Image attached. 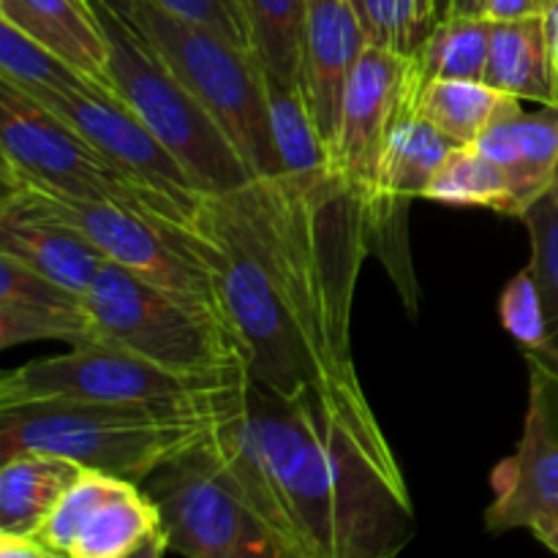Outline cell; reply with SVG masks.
I'll return each mask as SVG.
<instances>
[{"label":"cell","mask_w":558,"mask_h":558,"mask_svg":"<svg viewBox=\"0 0 558 558\" xmlns=\"http://www.w3.org/2000/svg\"><path fill=\"white\" fill-rule=\"evenodd\" d=\"M199 229L223 308L248 347V379L385 434L352 354L354 289L376 238L368 205L347 183L303 191L256 178L207 196Z\"/></svg>","instance_id":"6da1fadb"},{"label":"cell","mask_w":558,"mask_h":558,"mask_svg":"<svg viewBox=\"0 0 558 558\" xmlns=\"http://www.w3.org/2000/svg\"><path fill=\"white\" fill-rule=\"evenodd\" d=\"M245 420L294 558H398L412 543L414 505L385 434L251 379Z\"/></svg>","instance_id":"7a4b0ae2"},{"label":"cell","mask_w":558,"mask_h":558,"mask_svg":"<svg viewBox=\"0 0 558 558\" xmlns=\"http://www.w3.org/2000/svg\"><path fill=\"white\" fill-rule=\"evenodd\" d=\"M245 385L191 407L60 403L0 409V452L3 458L22 450L49 452L90 472L142 485L169 461L207 445L218 423L238 409Z\"/></svg>","instance_id":"3957f363"},{"label":"cell","mask_w":558,"mask_h":558,"mask_svg":"<svg viewBox=\"0 0 558 558\" xmlns=\"http://www.w3.org/2000/svg\"><path fill=\"white\" fill-rule=\"evenodd\" d=\"M96 341L163 365L178 374L248 379L251 354L223 311L191 303L107 265L85 294Z\"/></svg>","instance_id":"277c9868"},{"label":"cell","mask_w":558,"mask_h":558,"mask_svg":"<svg viewBox=\"0 0 558 558\" xmlns=\"http://www.w3.org/2000/svg\"><path fill=\"white\" fill-rule=\"evenodd\" d=\"M129 22L156 47L196 101L218 120L251 172L256 178H281L265 65L256 52L210 27L169 14L153 0H134Z\"/></svg>","instance_id":"5b68a950"},{"label":"cell","mask_w":558,"mask_h":558,"mask_svg":"<svg viewBox=\"0 0 558 558\" xmlns=\"http://www.w3.org/2000/svg\"><path fill=\"white\" fill-rule=\"evenodd\" d=\"M96 11L109 38L114 93L178 158L196 189L205 196H223L256 180L227 131L178 80L156 47L123 16L98 5Z\"/></svg>","instance_id":"8992f818"},{"label":"cell","mask_w":558,"mask_h":558,"mask_svg":"<svg viewBox=\"0 0 558 558\" xmlns=\"http://www.w3.org/2000/svg\"><path fill=\"white\" fill-rule=\"evenodd\" d=\"M0 158H3V185H31L69 199L114 202L199 232L202 216H194L178 202L120 169L85 136L76 134L65 120L3 80H0Z\"/></svg>","instance_id":"52a82bcc"},{"label":"cell","mask_w":558,"mask_h":558,"mask_svg":"<svg viewBox=\"0 0 558 558\" xmlns=\"http://www.w3.org/2000/svg\"><path fill=\"white\" fill-rule=\"evenodd\" d=\"M248 379L178 374L109 343H80L65 354L5 371L0 409L101 403V407H191L240 390Z\"/></svg>","instance_id":"ba28073f"},{"label":"cell","mask_w":558,"mask_h":558,"mask_svg":"<svg viewBox=\"0 0 558 558\" xmlns=\"http://www.w3.org/2000/svg\"><path fill=\"white\" fill-rule=\"evenodd\" d=\"M11 189L31 194L41 210L74 227L82 238L101 251L104 259L123 267L131 276L191 303L210 305L227 314L218 272L213 267L202 229L194 232L114 202L69 199L31 185H11Z\"/></svg>","instance_id":"9c48e42d"},{"label":"cell","mask_w":558,"mask_h":558,"mask_svg":"<svg viewBox=\"0 0 558 558\" xmlns=\"http://www.w3.org/2000/svg\"><path fill=\"white\" fill-rule=\"evenodd\" d=\"M158 512L169 550L185 558H289L218 466L210 441L142 483Z\"/></svg>","instance_id":"30bf717a"},{"label":"cell","mask_w":558,"mask_h":558,"mask_svg":"<svg viewBox=\"0 0 558 558\" xmlns=\"http://www.w3.org/2000/svg\"><path fill=\"white\" fill-rule=\"evenodd\" d=\"M31 98L65 120L76 134L85 136L120 169L178 202L194 216H202L207 196L196 189L178 158L156 140V134L136 118L134 109L118 93L85 87V90L38 93Z\"/></svg>","instance_id":"8fae6325"},{"label":"cell","mask_w":558,"mask_h":558,"mask_svg":"<svg viewBox=\"0 0 558 558\" xmlns=\"http://www.w3.org/2000/svg\"><path fill=\"white\" fill-rule=\"evenodd\" d=\"M529 407L515 452L490 474L485 526L494 534L532 529L539 518L558 512V374L526 354Z\"/></svg>","instance_id":"7c38bea8"},{"label":"cell","mask_w":558,"mask_h":558,"mask_svg":"<svg viewBox=\"0 0 558 558\" xmlns=\"http://www.w3.org/2000/svg\"><path fill=\"white\" fill-rule=\"evenodd\" d=\"M161 529L142 485L85 469L33 543L63 558H123Z\"/></svg>","instance_id":"4fadbf2b"},{"label":"cell","mask_w":558,"mask_h":558,"mask_svg":"<svg viewBox=\"0 0 558 558\" xmlns=\"http://www.w3.org/2000/svg\"><path fill=\"white\" fill-rule=\"evenodd\" d=\"M412 58H401L374 44L363 49L349 74L332 142V161L343 183L365 205H371L374 196L387 136L403 107L412 101Z\"/></svg>","instance_id":"5bb4252c"},{"label":"cell","mask_w":558,"mask_h":558,"mask_svg":"<svg viewBox=\"0 0 558 558\" xmlns=\"http://www.w3.org/2000/svg\"><path fill=\"white\" fill-rule=\"evenodd\" d=\"M365 47L368 38L352 0H305L300 85L330 153L347 80Z\"/></svg>","instance_id":"9a60e30c"},{"label":"cell","mask_w":558,"mask_h":558,"mask_svg":"<svg viewBox=\"0 0 558 558\" xmlns=\"http://www.w3.org/2000/svg\"><path fill=\"white\" fill-rule=\"evenodd\" d=\"M0 254L80 294H87L107 265L90 240L11 185H3L0 199Z\"/></svg>","instance_id":"2e32d148"},{"label":"cell","mask_w":558,"mask_h":558,"mask_svg":"<svg viewBox=\"0 0 558 558\" xmlns=\"http://www.w3.org/2000/svg\"><path fill=\"white\" fill-rule=\"evenodd\" d=\"M65 341L71 347L96 341L85 294L71 292L31 267L0 254V347Z\"/></svg>","instance_id":"e0dca14e"},{"label":"cell","mask_w":558,"mask_h":558,"mask_svg":"<svg viewBox=\"0 0 558 558\" xmlns=\"http://www.w3.org/2000/svg\"><path fill=\"white\" fill-rule=\"evenodd\" d=\"M452 147L456 145L441 131H436L428 120L414 112L412 101L403 107L385 142L376 189L368 205L374 234L390 229L398 213L407 210L409 202L423 199L436 169L441 167Z\"/></svg>","instance_id":"ac0fdd59"},{"label":"cell","mask_w":558,"mask_h":558,"mask_svg":"<svg viewBox=\"0 0 558 558\" xmlns=\"http://www.w3.org/2000/svg\"><path fill=\"white\" fill-rule=\"evenodd\" d=\"M0 20L16 25L82 76L114 93L109 38L93 0H0Z\"/></svg>","instance_id":"d6986e66"},{"label":"cell","mask_w":558,"mask_h":558,"mask_svg":"<svg viewBox=\"0 0 558 558\" xmlns=\"http://www.w3.org/2000/svg\"><path fill=\"white\" fill-rule=\"evenodd\" d=\"M472 147L499 163L510 178L518 218L550 194L558 167V109L515 112L496 120Z\"/></svg>","instance_id":"ffe728a7"},{"label":"cell","mask_w":558,"mask_h":558,"mask_svg":"<svg viewBox=\"0 0 558 558\" xmlns=\"http://www.w3.org/2000/svg\"><path fill=\"white\" fill-rule=\"evenodd\" d=\"M267 104H270L272 142H276L281 178L292 180L303 191H322L343 183L336 172V161L322 136L303 85L283 80L265 69Z\"/></svg>","instance_id":"44dd1931"},{"label":"cell","mask_w":558,"mask_h":558,"mask_svg":"<svg viewBox=\"0 0 558 558\" xmlns=\"http://www.w3.org/2000/svg\"><path fill=\"white\" fill-rule=\"evenodd\" d=\"M82 474L85 469L80 463L49 452L5 456L0 469V534L36 537Z\"/></svg>","instance_id":"7402d4cb"},{"label":"cell","mask_w":558,"mask_h":558,"mask_svg":"<svg viewBox=\"0 0 558 558\" xmlns=\"http://www.w3.org/2000/svg\"><path fill=\"white\" fill-rule=\"evenodd\" d=\"M483 82L518 101H534L556 109L545 14L529 16V20L494 22L488 69H485Z\"/></svg>","instance_id":"603a6c76"},{"label":"cell","mask_w":558,"mask_h":558,"mask_svg":"<svg viewBox=\"0 0 558 558\" xmlns=\"http://www.w3.org/2000/svg\"><path fill=\"white\" fill-rule=\"evenodd\" d=\"M417 80V76H414ZM523 101L474 80L414 82L412 109L452 145L472 147L490 125L521 109Z\"/></svg>","instance_id":"cb8c5ba5"},{"label":"cell","mask_w":558,"mask_h":558,"mask_svg":"<svg viewBox=\"0 0 558 558\" xmlns=\"http://www.w3.org/2000/svg\"><path fill=\"white\" fill-rule=\"evenodd\" d=\"M488 16L445 14L412 54V71L417 82L430 80H485L490 52Z\"/></svg>","instance_id":"d4e9b609"},{"label":"cell","mask_w":558,"mask_h":558,"mask_svg":"<svg viewBox=\"0 0 558 558\" xmlns=\"http://www.w3.org/2000/svg\"><path fill=\"white\" fill-rule=\"evenodd\" d=\"M423 199L452 207H483L518 218L510 178L477 147L456 145L436 169Z\"/></svg>","instance_id":"484cf974"},{"label":"cell","mask_w":558,"mask_h":558,"mask_svg":"<svg viewBox=\"0 0 558 558\" xmlns=\"http://www.w3.org/2000/svg\"><path fill=\"white\" fill-rule=\"evenodd\" d=\"M0 80L25 96L101 87L5 20H0Z\"/></svg>","instance_id":"4316f807"},{"label":"cell","mask_w":558,"mask_h":558,"mask_svg":"<svg viewBox=\"0 0 558 558\" xmlns=\"http://www.w3.org/2000/svg\"><path fill=\"white\" fill-rule=\"evenodd\" d=\"M305 0H243L256 58L270 74L300 82Z\"/></svg>","instance_id":"83f0119b"},{"label":"cell","mask_w":558,"mask_h":558,"mask_svg":"<svg viewBox=\"0 0 558 558\" xmlns=\"http://www.w3.org/2000/svg\"><path fill=\"white\" fill-rule=\"evenodd\" d=\"M521 221L526 223L529 240H532L529 270L537 281L545 316V347L532 357L543 360L558 374V207L550 196H545Z\"/></svg>","instance_id":"f1b7e54d"},{"label":"cell","mask_w":558,"mask_h":558,"mask_svg":"<svg viewBox=\"0 0 558 558\" xmlns=\"http://www.w3.org/2000/svg\"><path fill=\"white\" fill-rule=\"evenodd\" d=\"M368 44L412 58L439 16V0H352Z\"/></svg>","instance_id":"f546056e"},{"label":"cell","mask_w":558,"mask_h":558,"mask_svg":"<svg viewBox=\"0 0 558 558\" xmlns=\"http://www.w3.org/2000/svg\"><path fill=\"white\" fill-rule=\"evenodd\" d=\"M499 316L505 330L521 343L523 354H539L545 347V316L534 272L521 270L499 298Z\"/></svg>","instance_id":"4dcf8cb0"},{"label":"cell","mask_w":558,"mask_h":558,"mask_svg":"<svg viewBox=\"0 0 558 558\" xmlns=\"http://www.w3.org/2000/svg\"><path fill=\"white\" fill-rule=\"evenodd\" d=\"M153 3H158L169 14L210 27V31L221 33L229 41L240 44V47L254 52L248 14H245L243 0H153Z\"/></svg>","instance_id":"1f68e13d"},{"label":"cell","mask_w":558,"mask_h":558,"mask_svg":"<svg viewBox=\"0 0 558 558\" xmlns=\"http://www.w3.org/2000/svg\"><path fill=\"white\" fill-rule=\"evenodd\" d=\"M550 0H488L485 16L490 22H512L529 20V16H543L548 11Z\"/></svg>","instance_id":"d6a6232c"},{"label":"cell","mask_w":558,"mask_h":558,"mask_svg":"<svg viewBox=\"0 0 558 558\" xmlns=\"http://www.w3.org/2000/svg\"><path fill=\"white\" fill-rule=\"evenodd\" d=\"M44 554L47 550L38 543H33V539L0 534V558H44Z\"/></svg>","instance_id":"836d02e7"},{"label":"cell","mask_w":558,"mask_h":558,"mask_svg":"<svg viewBox=\"0 0 558 558\" xmlns=\"http://www.w3.org/2000/svg\"><path fill=\"white\" fill-rule=\"evenodd\" d=\"M545 27H548L550 44V65H554V85H556V109H558V0H550L545 11Z\"/></svg>","instance_id":"e575fe53"},{"label":"cell","mask_w":558,"mask_h":558,"mask_svg":"<svg viewBox=\"0 0 558 558\" xmlns=\"http://www.w3.org/2000/svg\"><path fill=\"white\" fill-rule=\"evenodd\" d=\"M529 532H532L534 537L545 545V548L554 550V554L558 556V512H550V515L539 518V521L534 523Z\"/></svg>","instance_id":"d590c367"},{"label":"cell","mask_w":558,"mask_h":558,"mask_svg":"<svg viewBox=\"0 0 558 558\" xmlns=\"http://www.w3.org/2000/svg\"><path fill=\"white\" fill-rule=\"evenodd\" d=\"M167 550H169V543H167V534H163V529H161V532L153 534L150 539H145L140 548L131 550V554L123 558H163Z\"/></svg>","instance_id":"8d00e7d4"},{"label":"cell","mask_w":558,"mask_h":558,"mask_svg":"<svg viewBox=\"0 0 558 558\" xmlns=\"http://www.w3.org/2000/svg\"><path fill=\"white\" fill-rule=\"evenodd\" d=\"M488 0H447L445 14H463V16H485Z\"/></svg>","instance_id":"74e56055"},{"label":"cell","mask_w":558,"mask_h":558,"mask_svg":"<svg viewBox=\"0 0 558 558\" xmlns=\"http://www.w3.org/2000/svg\"><path fill=\"white\" fill-rule=\"evenodd\" d=\"M93 5H98V9H107V11H112V14L129 20L131 9H134V0H93Z\"/></svg>","instance_id":"f35d334b"},{"label":"cell","mask_w":558,"mask_h":558,"mask_svg":"<svg viewBox=\"0 0 558 558\" xmlns=\"http://www.w3.org/2000/svg\"><path fill=\"white\" fill-rule=\"evenodd\" d=\"M550 199H554V205L558 207V167H556V178H554V185H550Z\"/></svg>","instance_id":"ab89813d"},{"label":"cell","mask_w":558,"mask_h":558,"mask_svg":"<svg viewBox=\"0 0 558 558\" xmlns=\"http://www.w3.org/2000/svg\"><path fill=\"white\" fill-rule=\"evenodd\" d=\"M47 550V548H44ZM44 558H63V556H58V554H52V550H47V554H44Z\"/></svg>","instance_id":"60d3db41"},{"label":"cell","mask_w":558,"mask_h":558,"mask_svg":"<svg viewBox=\"0 0 558 558\" xmlns=\"http://www.w3.org/2000/svg\"><path fill=\"white\" fill-rule=\"evenodd\" d=\"M289 558H292V556H289Z\"/></svg>","instance_id":"b9f144b4"}]
</instances>
